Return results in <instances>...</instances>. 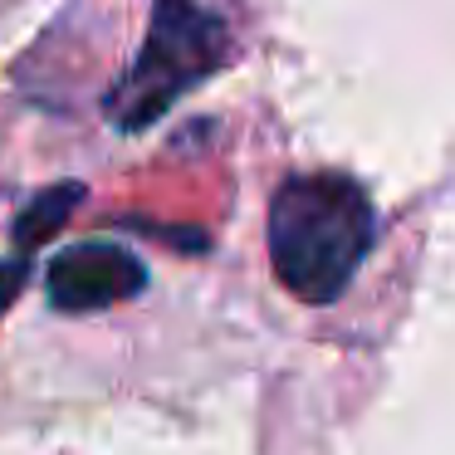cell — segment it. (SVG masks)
<instances>
[{
  "mask_svg": "<svg viewBox=\"0 0 455 455\" xmlns=\"http://www.w3.org/2000/svg\"><path fill=\"white\" fill-rule=\"evenodd\" d=\"M377 240L367 191L343 172L289 177L269 201V265L304 304H333Z\"/></svg>",
  "mask_w": 455,
  "mask_h": 455,
  "instance_id": "cell-1",
  "label": "cell"
},
{
  "mask_svg": "<svg viewBox=\"0 0 455 455\" xmlns=\"http://www.w3.org/2000/svg\"><path fill=\"white\" fill-rule=\"evenodd\" d=\"M230 60V35L216 11L196 0H157L142 54L108 93V118L118 132H142L201 79Z\"/></svg>",
  "mask_w": 455,
  "mask_h": 455,
  "instance_id": "cell-2",
  "label": "cell"
},
{
  "mask_svg": "<svg viewBox=\"0 0 455 455\" xmlns=\"http://www.w3.org/2000/svg\"><path fill=\"white\" fill-rule=\"evenodd\" d=\"M44 284H50V304L60 314H93V308L142 294L148 269L132 250L99 240V245H69L64 255H54Z\"/></svg>",
  "mask_w": 455,
  "mask_h": 455,
  "instance_id": "cell-3",
  "label": "cell"
},
{
  "mask_svg": "<svg viewBox=\"0 0 455 455\" xmlns=\"http://www.w3.org/2000/svg\"><path fill=\"white\" fill-rule=\"evenodd\" d=\"M79 196H84V187H79V181H64V187L40 191V196H35L30 206H25L20 216H15V245H20V255L40 250L44 240L54 235V230H64V220L74 216Z\"/></svg>",
  "mask_w": 455,
  "mask_h": 455,
  "instance_id": "cell-4",
  "label": "cell"
},
{
  "mask_svg": "<svg viewBox=\"0 0 455 455\" xmlns=\"http://www.w3.org/2000/svg\"><path fill=\"white\" fill-rule=\"evenodd\" d=\"M20 284H25V255L0 259V308H5L15 294H20Z\"/></svg>",
  "mask_w": 455,
  "mask_h": 455,
  "instance_id": "cell-5",
  "label": "cell"
}]
</instances>
